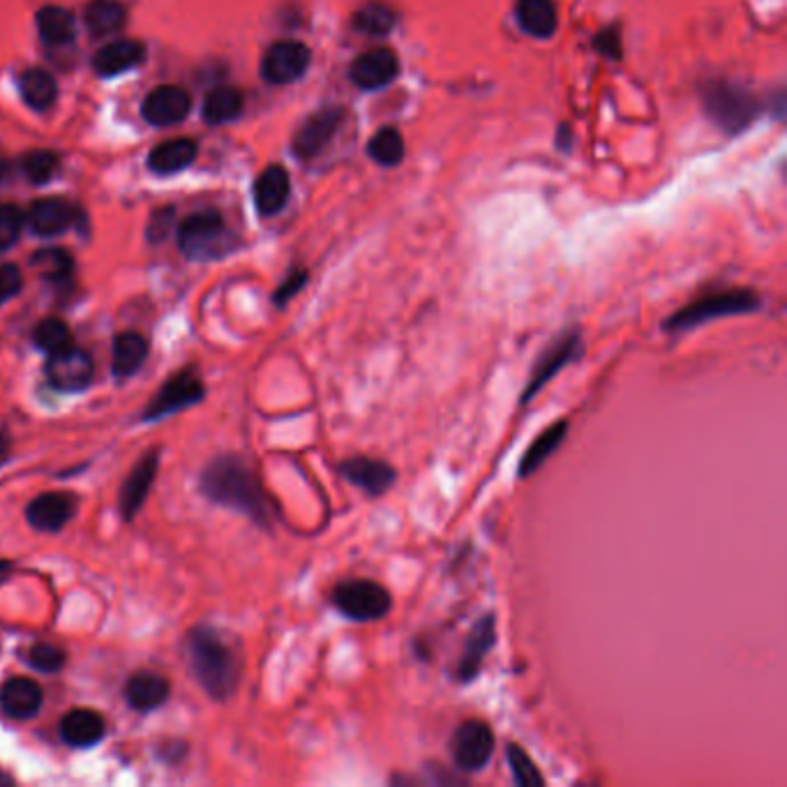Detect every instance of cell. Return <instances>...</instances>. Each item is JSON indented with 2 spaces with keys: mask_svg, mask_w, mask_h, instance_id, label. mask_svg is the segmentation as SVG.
<instances>
[{
  "mask_svg": "<svg viewBox=\"0 0 787 787\" xmlns=\"http://www.w3.org/2000/svg\"><path fill=\"white\" fill-rule=\"evenodd\" d=\"M292 190L289 174L273 165L255 183V204L262 215H275L285 208Z\"/></svg>",
  "mask_w": 787,
  "mask_h": 787,
  "instance_id": "cell-26",
  "label": "cell"
},
{
  "mask_svg": "<svg viewBox=\"0 0 787 787\" xmlns=\"http://www.w3.org/2000/svg\"><path fill=\"white\" fill-rule=\"evenodd\" d=\"M77 511V499L68 492H47L28 503L26 520L38 531H60L66 527Z\"/></svg>",
  "mask_w": 787,
  "mask_h": 787,
  "instance_id": "cell-16",
  "label": "cell"
},
{
  "mask_svg": "<svg viewBox=\"0 0 787 787\" xmlns=\"http://www.w3.org/2000/svg\"><path fill=\"white\" fill-rule=\"evenodd\" d=\"M23 229V215L12 204H0V252L12 247Z\"/></svg>",
  "mask_w": 787,
  "mask_h": 787,
  "instance_id": "cell-40",
  "label": "cell"
},
{
  "mask_svg": "<svg viewBox=\"0 0 787 787\" xmlns=\"http://www.w3.org/2000/svg\"><path fill=\"white\" fill-rule=\"evenodd\" d=\"M171 217H174V210L171 208H165V210H157L153 215V225L148 227V236L153 240H163L171 227Z\"/></svg>",
  "mask_w": 787,
  "mask_h": 787,
  "instance_id": "cell-43",
  "label": "cell"
},
{
  "mask_svg": "<svg viewBox=\"0 0 787 787\" xmlns=\"http://www.w3.org/2000/svg\"><path fill=\"white\" fill-rule=\"evenodd\" d=\"M107 732L105 718L92 709H72L60 720V737L72 748H90Z\"/></svg>",
  "mask_w": 787,
  "mask_h": 787,
  "instance_id": "cell-21",
  "label": "cell"
},
{
  "mask_svg": "<svg viewBox=\"0 0 787 787\" xmlns=\"http://www.w3.org/2000/svg\"><path fill=\"white\" fill-rule=\"evenodd\" d=\"M23 287L21 270L14 264H3L0 266V305L12 301Z\"/></svg>",
  "mask_w": 787,
  "mask_h": 787,
  "instance_id": "cell-41",
  "label": "cell"
},
{
  "mask_svg": "<svg viewBox=\"0 0 787 787\" xmlns=\"http://www.w3.org/2000/svg\"><path fill=\"white\" fill-rule=\"evenodd\" d=\"M8 571V563H3V561H0V578H3V573Z\"/></svg>",
  "mask_w": 787,
  "mask_h": 787,
  "instance_id": "cell-45",
  "label": "cell"
},
{
  "mask_svg": "<svg viewBox=\"0 0 787 787\" xmlns=\"http://www.w3.org/2000/svg\"><path fill=\"white\" fill-rule=\"evenodd\" d=\"M33 342H36L38 350H42V352H47L51 356V354H58L62 350H70V346H72V331L62 319L47 317V319H42L36 326Z\"/></svg>",
  "mask_w": 787,
  "mask_h": 787,
  "instance_id": "cell-33",
  "label": "cell"
},
{
  "mask_svg": "<svg viewBox=\"0 0 787 787\" xmlns=\"http://www.w3.org/2000/svg\"><path fill=\"white\" fill-rule=\"evenodd\" d=\"M58 169V157L51 150H33L23 157V174L30 183H47Z\"/></svg>",
  "mask_w": 787,
  "mask_h": 787,
  "instance_id": "cell-38",
  "label": "cell"
},
{
  "mask_svg": "<svg viewBox=\"0 0 787 787\" xmlns=\"http://www.w3.org/2000/svg\"><path fill=\"white\" fill-rule=\"evenodd\" d=\"M8 171H10V165H8V160H6V157H3V155H0V180H3V178L8 176Z\"/></svg>",
  "mask_w": 787,
  "mask_h": 787,
  "instance_id": "cell-44",
  "label": "cell"
},
{
  "mask_svg": "<svg viewBox=\"0 0 787 787\" xmlns=\"http://www.w3.org/2000/svg\"><path fill=\"white\" fill-rule=\"evenodd\" d=\"M148 358V342L139 333H118L114 337V352H111V370L116 380H128L137 374Z\"/></svg>",
  "mask_w": 787,
  "mask_h": 787,
  "instance_id": "cell-25",
  "label": "cell"
},
{
  "mask_svg": "<svg viewBox=\"0 0 787 787\" xmlns=\"http://www.w3.org/2000/svg\"><path fill=\"white\" fill-rule=\"evenodd\" d=\"M243 92L234 86H215L204 100V120L210 125H225L240 116Z\"/></svg>",
  "mask_w": 787,
  "mask_h": 787,
  "instance_id": "cell-30",
  "label": "cell"
},
{
  "mask_svg": "<svg viewBox=\"0 0 787 787\" xmlns=\"http://www.w3.org/2000/svg\"><path fill=\"white\" fill-rule=\"evenodd\" d=\"M367 153L372 160L376 165H382V167H395L402 163V157H404V141H402V135L393 128H384L376 132L372 139H370V146H367Z\"/></svg>",
  "mask_w": 787,
  "mask_h": 787,
  "instance_id": "cell-34",
  "label": "cell"
},
{
  "mask_svg": "<svg viewBox=\"0 0 787 787\" xmlns=\"http://www.w3.org/2000/svg\"><path fill=\"white\" fill-rule=\"evenodd\" d=\"M506 760L513 774L515 785L520 787H541L545 785V776L541 774L539 765L529 758V752L520 744L506 746Z\"/></svg>",
  "mask_w": 787,
  "mask_h": 787,
  "instance_id": "cell-35",
  "label": "cell"
},
{
  "mask_svg": "<svg viewBox=\"0 0 787 787\" xmlns=\"http://www.w3.org/2000/svg\"><path fill=\"white\" fill-rule=\"evenodd\" d=\"M187 653H190V666L199 683L210 698L227 700L234 696L240 681V663L223 636L208 626H199L187 636Z\"/></svg>",
  "mask_w": 787,
  "mask_h": 787,
  "instance_id": "cell-2",
  "label": "cell"
},
{
  "mask_svg": "<svg viewBox=\"0 0 787 787\" xmlns=\"http://www.w3.org/2000/svg\"><path fill=\"white\" fill-rule=\"evenodd\" d=\"M28 663H30V668L38 670V672L53 675V672L62 670V666H66V653H62L53 645L40 642V645H36L33 649L28 651Z\"/></svg>",
  "mask_w": 787,
  "mask_h": 787,
  "instance_id": "cell-39",
  "label": "cell"
},
{
  "mask_svg": "<svg viewBox=\"0 0 787 787\" xmlns=\"http://www.w3.org/2000/svg\"><path fill=\"white\" fill-rule=\"evenodd\" d=\"M229 234L225 219L215 210L195 213L185 219L178 229V247L185 257L206 262L227 255Z\"/></svg>",
  "mask_w": 787,
  "mask_h": 787,
  "instance_id": "cell-6",
  "label": "cell"
},
{
  "mask_svg": "<svg viewBox=\"0 0 787 787\" xmlns=\"http://www.w3.org/2000/svg\"><path fill=\"white\" fill-rule=\"evenodd\" d=\"M169 681L155 672H137L125 686V700L137 711H155L169 700Z\"/></svg>",
  "mask_w": 787,
  "mask_h": 787,
  "instance_id": "cell-23",
  "label": "cell"
},
{
  "mask_svg": "<svg viewBox=\"0 0 787 787\" xmlns=\"http://www.w3.org/2000/svg\"><path fill=\"white\" fill-rule=\"evenodd\" d=\"M42 702L45 692L33 679L14 677L0 690V709L14 720L33 718L42 709Z\"/></svg>",
  "mask_w": 787,
  "mask_h": 787,
  "instance_id": "cell-20",
  "label": "cell"
},
{
  "mask_svg": "<svg viewBox=\"0 0 787 787\" xmlns=\"http://www.w3.org/2000/svg\"><path fill=\"white\" fill-rule=\"evenodd\" d=\"M449 750L458 771L479 774L483 771L494 752V732L485 720L469 718L453 730Z\"/></svg>",
  "mask_w": 787,
  "mask_h": 787,
  "instance_id": "cell-7",
  "label": "cell"
},
{
  "mask_svg": "<svg viewBox=\"0 0 787 787\" xmlns=\"http://www.w3.org/2000/svg\"><path fill=\"white\" fill-rule=\"evenodd\" d=\"M157 464H160L157 453L155 451L146 453L130 471L128 481L122 483L118 506H120V513L125 520H132L139 513V509L144 506V501H146L150 485L155 481V474H157Z\"/></svg>",
  "mask_w": 787,
  "mask_h": 787,
  "instance_id": "cell-19",
  "label": "cell"
},
{
  "mask_svg": "<svg viewBox=\"0 0 787 787\" xmlns=\"http://www.w3.org/2000/svg\"><path fill=\"white\" fill-rule=\"evenodd\" d=\"M494 642H496V619H494V614H483L466 636V642H464L462 656L455 666L453 679L458 683L476 681L481 675V668L485 663V656L490 653Z\"/></svg>",
  "mask_w": 787,
  "mask_h": 787,
  "instance_id": "cell-9",
  "label": "cell"
},
{
  "mask_svg": "<svg viewBox=\"0 0 787 787\" xmlns=\"http://www.w3.org/2000/svg\"><path fill=\"white\" fill-rule=\"evenodd\" d=\"M36 21H38L40 38L51 47H62V45H70L75 40L77 23L68 10L47 6L38 12Z\"/></svg>",
  "mask_w": 787,
  "mask_h": 787,
  "instance_id": "cell-31",
  "label": "cell"
},
{
  "mask_svg": "<svg viewBox=\"0 0 787 787\" xmlns=\"http://www.w3.org/2000/svg\"><path fill=\"white\" fill-rule=\"evenodd\" d=\"M204 393L206 388L201 384V376L195 370H180L171 380H167L163 391L155 395L153 404L146 409V421L165 419L169 414L180 412V409L193 406L204 397Z\"/></svg>",
  "mask_w": 787,
  "mask_h": 787,
  "instance_id": "cell-8",
  "label": "cell"
},
{
  "mask_svg": "<svg viewBox=\"0 0 787 787\" xmlns=\"http://www.w3.org/2000/svg\"><path fill=\"white\" fill-rule=\"evenodd\" d=\"M201 490L219 506L245 513L266 529L273 524V503L255 469L240 458L225 455L213 460L201 476Z\"/></svg>",
  "mask_w": 787,
  "mask_h": 787,
  "instance_id": "cell-1",
  "label": "cell"
},
{
  "mask_svg": "<svg viewBox=\"0 0 787 787\" xmlns=\"http://www.w3.org/2000/svg\"><path fill=\"white\" fill-rule=\"evenodd\" d=\"M26 223L36 236L42 238H53L60 236L62 232H68L75 225V208L70 201L58 199V197H47L30 204Z\"/></svg>",
  "mask_w": 787,
  "mask_h": 787,
  "instance_id": "cell-17",
  "label": "cell"
},
{
  "mask_svg": "<svg viewBox=\"0 0 787 787\" xmlns=\"http://www.w3.org/2000/svg\"><path fill=\"white\" fill-rule=\"evenodd\" d=\"M763 305L760 296L752 289H726L714 292L698 301L688 303L663 324L668 333H686L722 317H739V314L758 312Z\"/></svg>",
  "mask_w": 787,
  "mask_h": 787,
  "instance_id": "cell-3",
  "label": "cell"
},
{
  "mask_svg": "<svg viewBox=\"0 0 787 787\" xmlns=\"http://www.w3.org/2000/svg\"><path fill=\"white\" fill-rule=\"evenodd\" d=\"M582 354H584V342H582V333L578 328L563 331L559 337H554L545 346L543 354L537 358V363H533L527 386L520 395V404L527 406L529 402H533V397H537L561 370L580 361Z\"/></svg>",
  "mask_w": 787,
  "mask_h": 787,
  "instance_id": "cell-5",
  "label": "cell"
},
{
  "mask_svg": "<svg viewBox=\"0 0 787 787\" xmlns=\"http://www.w3.org/2000/svg\"><path fill=\"white\" fill-rule=\"evenodd\" d=\"M197 160V144L193 139H169L157 146L148 157V169L157 176L178 174Z\"/></svg>",
  "mask_w": 787,
  "mask_h": 787,
  "instance_id": "cell-27",
  "label": "cell"
},
{
  "mask_svg": "<svg viewBox=\"0 0 787 787\" xmlns=\"http://www.w3.org/2000/svg\"><path fill=\"white\" fill-rule=\"evenodd\" d=\"M92 370H96L92 367V358L86 352L70 346V350L51 354L45 374L56 391L77 393L90 386Z\"/></svg>",
  "mask_w": 787,
  "mask_h": 787,
  "instance_id": "cell-10",
  "label": "cell"
},
{
  "mask_svg": "<svg viewBox=\"0 0 787 787\" xmlns=\"http://www.w3.org/2000/svg\"><path fill=\"white\" fill-rule=\"evenodd\" d=\"M395 21V12L384 3H370L361 8L354 17V26L365 36H386L393 30Z\"/></svg>",
  "mask_w": 787,
  "mask_h": 787,
  "instance_id": "cell-37",
  "label": "cell"
},
{
  "mask_svg": "<svg viewBox=\"0 0 787 787\" xmlns=\"http://www.w3.org/2000/svg\"><path fill=\"white\" fill-rule=\"evenodd\" d=\"M305 282H307V273H305V270L292 273L285 282H282L279 289L275 292V303H277V305H285L287 301H292V298L305 287Z\"/></svg>",
  "mask_w": 787,
  "mask_h": 787,
  "instance_id": "cell-42",
  "label": "cell"
},
{
  "mask_svg": "<svg viewBox=\"0 0 787 787\" xmlns=\"http://www.w3.org/2000/svg\"><path fill=\"white\" fill-rule=\"evenodd\" d=\"M705 98H707L709 114L728 130H741L755 114L752 98L748 92L730 83H711Z\"/></svg>",
  "mask_w": 787,
  "mask_h": 787,
  "instance_id": "cell-13",
  "label": "cell"
},
{
  "mask_svg": "<svg viewBox=\"0 0 787 787\" xmlns=\"http://www.w3.org/2000/svg\"><path fill=\"white\" fill-rule=\"evenodd\" d=\"M340 476L367 496H382L395 485L397 471L384 460L356 455L340 464Z\"/></svg>",
  "mask_w": 787,
  "mask_h": 787,
  "instance_id": "cell-12",
  "label": "cell"
},
{
  "mask_svg": "<svg viewBox=\"0 0 787 787\" xmlns=\"http://www.w3.org/2000/svg\"><path fill=\"white\" fill-rule=\"evenodd\" d=\"M190 109H193L190 92L180 86H169V83L153 88L141 105L144 118L150 125H157V128H169V125L185 120L190 116Z\"/></svg>",
  "mask_w": 787,
  "mask_h": 787,
  "instance_id": "cell-14",
  "label": "cell"
},
{
  "mask_svg": "<svg viewBox=\"0 0 787 787\" xmlns=\"http://www.w3.org/2000/svg\"><path fill=\"white\" fill-rule=\"evenodd\" d=\"M565 434H569V421H557L548 430H543L524 451L518 466V476L529 479L537 474V471L552 458V453L563 444Z\"/></svg>",
  "mask_w": 787,
  "mask_h": 787,
  "instance_id": "cell-24",
  "label": "cell"
},
{
  "mask_svg": "<svg viewBox=\"0 0 787 787\" xmlns=\"http://www.w3.org/2000/svg\"><path fill=\"white\" fill-rule=\"evenodd\" d=\"M515 14L524 33L541 40L554 36L557 8L552 0H520Z\"/></svg>",
  "mask_w": 787,
  "mask_h": 787,
  "instance_id": "cell-29",
  "label": "cell"
},
{
  "mask_svg": "<svg viewBox=\"0 0 787 787\" xmlns=\"http://www.w3.org/2000/svg\"><path fill=\"white\" fill-rule=\"evenodd\" d=\"M340 122H342V109H322L317 114H312L301 125L292 141L294 155L301 157V160H312V157H317L335 137Z\"/></svg>",
  "mask_w": 787,
  "mask_h": 787,
  "instance_id": "cell-15",
  "label": "cell"
},
{
  "mask_svg": "<svg viewBox=\"0 0 787 787\" xmlns=\"http://www.w3.org/2000/svg\"><path fill=\"white\" fill-rule=\"evenodd\" d=\"M397 58L391 49H372L358 56L352 66V81L363 90L388 86L397 77Z\"/></svg>",
  "mask_w": 787,
  "mask_h": 787,
  "instance_id": "cell-18",
  "label": "cell"
},
{
  "mask_svg": "<svg viewBox=\"0 0 787 787\" xmlns=\"http://www.w3.org/2000/svg\"><path fill=\"white\" fill-rule=\"evenodd\" d=\"M333 608L356 623L382 621L393 608V598L388 589L374 580H344L331 593Z\"/></svg>",
  "mask_w": 787,
  "mask_h": 787,
  "instance_id": "cell-4",
  "label": "cell"
},
{
  "mask_svg": "<svg viewBox=\"0 0 787 787\" xmlns=\"http://www.w3.org/2000/svg\"><path fill=\"white\" fill-rule=\"evenodd\" d=\"M21 98L30 109L47 111L58 98V86L53 77L40 68L26 70L21 75Z\"/></svg>",
  "mask_w": 787,
  "mask_h": 787,
  "instance_id": "cell-32",
  "label": "cell"
},
{
  "mask_svg": "<svg viewBox=\"0 0 787 787\" xmlns=\"http://www.w3.org/2000/svg\"><path fill=\"white\" fill-rule=\"evenodd\" d=\"M146 56V47L137 40H116L92 56V68L100 77H116L137 68Z\"/></svg>",
  "mask_w": 787,
  "mask_h": 787,
  "instance_id": "cell-22",
  "label": "cell"
},
{
  "mask_svg": "<svg viewBox=\"0 0 787 787\" xmlns=\"http://www.w3.org/2000/svg\"><path fill=\"white\" fill-rule=\"evenodd\" d=\"M83 21L88 33L107 38L118 33V30L128 21V10L118 0H90L83 12Z\"/></svg>",
  "mask_w": 787,
  "mask_h": 787,
  "instance_id": "cell-28",
  "label": "cell"
},
{
  "mask_svg": "<svg viewBox=\"0 0 787 787\" xmlns=\"http://www.w3.org/2000/svg\"><path fill=\"white\" fill-rule=\"evenodd\" d=\"M30 264H33V268L51 279V282H60V279H66L72 275V257L68 255L66 249H60V247H47V249H40L33 255V259H30Z\"/></svg>",
  "mask_w": 787,
  "mask_h": 787,
  "instance_id": "cell-36",
  "label": "cell"
},
{
  "mask_svg": "<svg viewBox=\"0 0 787 787\" xmlns=\"http://www.w3.org/2000/svg\"><path fill=\"white\" fill-rule=\"evenodd\" d=\"M307 68H309V49L292 40L275 42L262 60L264 79L275 86H287L298 81Z\"/></svg>",
  "mask_w": 787,
  "mask_h": 787,
  "instance_id": "cell-11",
  "label": "cell"
},
{
  "mask_svg": "<svg viewBox=\"0 0 787 787\" xmlns=\"http://www.w3.org/2000/svg\"><path fill=\"white\" fill-rule=\"evenodd\" d=\"M0 783H12V778H8V776L0 774Z\"/></svg>",
  "mask_w": 787,
  "mask_h": 787,
  "instance_id": "cell-46",
  "label": "cell"
}]
</instances>
